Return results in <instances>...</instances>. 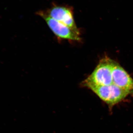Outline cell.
<instances>
[{
    "label": "cell",
    "instance_id": "1",
    "mask_svg": "<svg viewBox=\"0 0 133 133\" xmlns=\"http://www.w3.org/2000/svg\"><path fill=\"white\" fill-rule=\"evenodd\" d=\"M114 60L105 57L101 59L93 71L82 83L83 87H91L107 85L113 83L112 70Z\"/></svg>",
    "mask_w": 133,
    "mask_h": 133
},
{
    "label": "cell",
    "instance_id": "2",
    "mask_svg": "<svg viewBox=\"0 0 133 133\" xmlns=\"http://www.w3.org/2000/svg\"><path fill=\"white\" fill-rule=\"evenodd\" d=\"M89 89L107 105L110 110H111L115 106L124 102L129 96L133 95L128 91L114 84L92 87Z\"/></svg>",
    "mask_w": 133,
    "mask_h": 133
},
{
    "label": "cell",
    "instance_id": "3",
    "mask_svg": "<svg viewBox=\"0 0 133 133\" xmlns=\"http://www.w3.org/2000/svg\"><path fill=\"white\" fill-rule=\"evenodd\" d=\"M37 14L45 21L51 30L59 38L69 41L79 42L81 41L80 34L51 18L47 14L45 11H39Z\"/></svg>",
    "mask_w": 133,
    "mask_h": 133
},
{
    "label": "cell",
    "instance_id": "4",
    "mask_svg": "<svg viewBox=\"0 0 133 133\" xmlns=\"http://www.w3.org/2000/svg\"><path fill=\"white\" fill-rule=\"evenodd\" d=\"M45 12L51 18L80 34L75 23L73 9L72 7L53 3L50 8Z\"/></svg>",
    "mask_w": 133,
    "mask_h": 133
},
{
    "label": "cell",
    "instance_id": "5",
    "mask_svg": "<svg viewBox=\"0 0 133 133\" xmlns=\"http://www.w3.org/2000/svg\"><path fill=\"white\" fill-rule=\"evenodd\" d=\"M113 83L133 95V79L118 63L114 61L112 70Z\"/></svg>",
    "mask_w": 133,
    "mask_h": 133
}]
</instances>
